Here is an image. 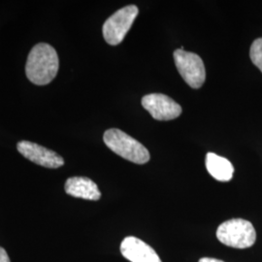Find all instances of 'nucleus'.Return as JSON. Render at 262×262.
Masks as SVG:
<instances>
[{"label":"nucleus","instance_id":"1","mask_svg":"<svg viewBox=\"0 0 262 262\" xmlns=\"http://www.w3.org/2000/svg\"><path fill=\"white\" fill-rule=\"evenodd\" d=\"M58 66V56L54 47L47 43H39L28 55L26 74L31 83L44 85L56 78Z\"/></svg>","mask_w":262,"mask_h":262},{"label":"nucleus","instance_id":"2","mask_svg":"<svg viewBox=\"0 0 262 262\" xmlns=\"http://www.w3.org/2000/svg\"><path fill=\"white\" fill-rule=\"evenodd\" d=\"M103 140L110 150L122 159L136 164H145L150 160L148 149L121 129L111 128L105 131Z\"/></svg>","mask_w":262,"mask_h":262},{"label":"nucleus","instance_id":"3","mask_svg":"<svg viewBox=\"0 0 262 262\" xmlns=\"http://www.w3.org/2000/svg\"><path fill=\"white\" fill-rule=\"evenodd\" d=\"M216 238L227 247L247 249L255 243L256 232L252 223L243 219H232L217 227Z\"/></svg>","mask_w":262,"mask_h":262},{"label":"nucleus","instance_id":"4","mask_svg":"<svg viewBox=\"0 0 262 262\" xmlns=\"http://www.w3.org/2000/svg\"><path fill=\"white\" fill-rule=\"evenodd\" d=\"M138 13L139 9L135 5H128L115 12L104 23L102 32L105 41L112 46L121 44L138 16Z\"/></svg>","mask_w":262,"mask_h":262},{"label":"nucleus","instance_id":"5","mask_svg":"<svg viewBox=\"0 0 262 262\" xmlns=\"http://www.w3.org/2000/svg\"><path fill=\"white\" fill-rule=\"evenodd\" d=\"M174 60L180 75L190 88L199 89L205 83V66L198 55L178 49L174 52Z\"/></svg>","mask_w":262,"mask_h":262},{"label":"nucleus","instance_id":"6","mask_svg":"<svg viewBox=\"0 0 262 262\" xmlns=\"http://www.w3.org/2000/svg\"><path fill=\"white\" fill-rule=\"evenodd\" d=\"M142 105L157 121H171L182 114L180 104L165 94H147L142 98Z\"/></svg>","mask_w":262,"mask_h":262},{"label":"nucleus","instance_id":"7","mask_svg":"<svg viewBox=\"0 0 262 262\" xmlns=\"http://www.w3.org/2000/svg\"><path fill=\"white\" fill-rule=\"evenodd\" d=\"M17 150L26 159L46 168H59L64 164L63 159L56 151L29 141L19 142Z\"/></svg>","mask_w":262,"mask_h":262},{"label":"nucleus","instance_id":"8","mask_svg":"<svg viewBox=\"0 0 262 262\" xmlns=\"http://www.w3.org/2000/svg\"><path fill=\"white\" fill-rule=\"evenodd\" d=\"M121 253L130 262H162L150 245L133 236H128L122 240Z\"/></svg>","mask_w":262,"mask_h":262},{"label":"nucleus","instance_id":"9","mask_svg":"<svg viewBox=\"0 0 262 262\" xmlns=\"http://www.w3.org/2000/svg\"><path fill=\"white\" fill-rule=\"evenodd\" d=\"M66 192L68 195L85 200H99L101 192L93 180L86 177H72L66 181Z\"/></svg>","mask_w":262,"mask_h":262},{"label":"nucleus","instance_id":"10","mask_svg":"<svg viewBox=\"0 0 262 262\" xmlns=\"http://www.w3.org/2000/svg\"><path fill=\"white\" fill-rule=\"evenodd\" d=\"M205 164L209 174L216 181L229 182L233 177L234 167L232 163L214 152L207 154Z\"/></svg>","mask_w":262,"mask_h":262},{"label":"nucleus","instance_id":"11","mask_svg":"<svg viewBox=\"0 0 262 262\" xmlns=\"http://www.w3.org/2000/svg\"><path fill=\"white\" fill-rule=\"evenodd\" d=\"M250 56L253 64L262 72V38L253 41L250 50Z\"/></svg>","mask_w":262,"mask_h":262},{"label":"nucleus","instance_id":"12","mask_svg":"<svg viewBox=\"0 0 262 262\" xmlns=\"http://www.w3.org/2000/svg\"><path fill=\"white\" fill-rule=\"evenodd\" d=\"M0 262H11L8 253H6V251L1 247H0Z\"/></svg>","mask_w":262,"mask_h":262},{"label":"nucleus","instance_id":"13","mask_svg":"<svg viewBox=\"0 0 262 262\" xmlns=\"http://www.w3.org/2000/svg\"><path fill=\"white\" fill-rule=\"evenodd\" d=\"M198 262H225L223 260H220V259H216V258H213V257H203V258H200Z\"/></svg>","mask_w":262,"mask_h":262}]
</instances>
